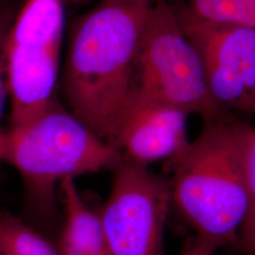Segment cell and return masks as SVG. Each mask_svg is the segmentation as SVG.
Returning a JSON list of instances; mask_svg holds the SVG:
<instances>
[{
    "instance_id": "1",
    "label": "cell",
    "mask_w": 255,
    "mask_h": 255,
    "mask_svg": "<svg viewBox=\"0 0 255 255\" xmlns=\"http://www.w3.org/2000/svg\"><path fill=\"white\" fill-rule=\"evenodd\" d=\"M152 0H102L74 22L62 86L70 113L111 145L134 87Z\"/></svg>"
},
{
    "instance_id": "2",
    "label": "cell",
    "mask_w": 255,
    "mask_h": 255,
    "mask_svg": "<svg viewBox=\"0 0 255 255\" xmlns=\"http://www.w3.org/2000/svg\"><path fill=\"white\" fill-rule=\"evenodd\" d=\"M252 126L233 111L202 120L201 132L172 164V206L195 232V245L216 253L236 246L249 209L246 156Z\"/></svg>"
},
{
    "instance_id": "3",
    "label": "cell",
    "mask_w": 255,
    "mask_h": 255,
    "mask_svg": "<svg viewBox=\"0 0 255 255\" xmlns=\"http://www.w3.org/2000/svg\"><path fill=\"white\" fill-rule=\"evenodd\" d=\"M121 160L116 147L57 101L26 126L0 130V161L18 171L27 193L40 203L50 205L56 184L64 179L113 169Z\"/></svg>"
},
{
    "instance_id": "4",
    "label": "cell",
    "mask_w": 255,
    "mask_h": 255,
    "mask_svg": "<svg viewBox=\"0 0 255 255\" xmlns=\"http://www.w3.org/2000/svg\"><path fill=\"white\" fill-rule=\"evenodd\" d=\"M135 73L133 88L147 99L202 120L222 110L210 94L201 56L166 0H152L138 46Z\"/></svg>"
},
{
    "instance_id": "5",
    "label": "cell",
    "mask_w": 255,
    "mask_h": 255,
    "mask_svg": "<svg viewBox=\"0 0 255 255\" xmlns=\"http://www.w3.org/2000/svg\"><path fill=\"white\" fill-rule=\"evenodd\" d=\"M64 20L62 0H27L15 15L5 51L9 128L31 123L56 101Z\"/></svg>"
},
{
    "instance_id": "6",
    "label": "cell",
    "mask_w": 255,
    "mask_h": 255,
    "mask_svg": "<svg viewBox=\"0 0 255 255\" xmlns=\"http://www.w3.org/2000/svg\"><path fill=\"white\" fill-rule=\"evenodd\" d=\"M109 197L98 212L113 255H161L172 206L168 179L122 160Z\"/></svg>"
},
{
    "instance_id": "7",
    "label": "cell",
    "mask_w": 255,
    "mask_h": 255,
    "mask_svg": "<svg viewBox=\"0 0 255 255\" xmlns=\"http://www.w3.org/2000/svg\"><path fill=\"white\" fill-rule=\"evenodd\" d=\"M219 108L255 114V29L192 18L175 7Z\"/></svg>"
},
{
    "instance_id": "8",
    "label": "cell",
    "mask_w": 255,
    "mask_h": 255,
    "mask_svg": "<svg viewBox=\"0 0 255 255\" xmlns=\"http://www.w3.org/2000/svg\"><path fill=\"white\" fill-rule=\"evenodd\" d=\"M188 115L172 106L147 99L134 88L119 121L111 145L122 158L146 166L172 164L190 144Z\"/></svg>"
},
{
    "instance_id": "9",
    "label": "cell",
    "mask_w": 255,
    "mask_h": 255,
    "mask_svg": "<svg viewBox=\"0 0 255 255\" xmlns=\"http://www.w3.org/2000/svg\"><path fill=\"white\" fill-rule=\"evenodd\" d=\"M64 205V223L58 251L60 255H113L99 214L84 202L74 178L60 183Z\"/></svg>"
},
{
    "instance_id": "10",
    "label": "cell",
    "mask_w": 255,
    "mask_h": 255,
    "mask_svg": "<svg viewBox=\"0 0 255 255\" xmlns=\"http://www.w3.org/2000/svg\"><path fill=\"white\" fill-rule=\"evenodd\" d=\"M0 255H60L46 237L8 211L0 212Z\"/></svg>"
},
{
    "instance_id": "11",
    "label": "cell",
    "mask_w": 255,
    "mask_h": 255,
    "mask_svg": "<svg viewBox=\"0 0 255 255\" xmlns=\"http://www.w3.org/2000/svg\"><path fill=\"white\" fill-rule=\"evenodd\" d=\"M177 9L201 21L255 29V0H187Z\"/></svg>"
},
{
    "instance_id": "12",
    "label": "cell",
    "mask_w": 255,
    "mask_h": 255,
    "mask_svg": "<svg viewBox=\"0 0 255 255\" xmlns=\"http://www.w3.org/2000/svg\"><path fill=\"white\" fill-rule=\"evenodd\" d=\"M246 180L249 209L234 249L238 255H255V126L247 149Z\"/></svg>"
},
{
    "instance_id": "13",
    "label": "cell",
    "mask_w": 255,
    "mask_h": 255,
    "mask_svg": "<svg viewBox=\"0 0 255 255\" xmlns=\"http://www.w3.org/2000/svg\"><path fill=\"white\" fill-rule=\"evenodd\" d=\"M15 18V14L10 6L0 8V130L2 128V120L5 114L7 101L9 99V92L5 70V51L9 29Z\"/></svg>"
},
{
    "instance_id": "14",
    "label": "cell",
    "mask_w": 255,
    "mask_h": 255,
    "mask_svg": "<svg viewBox=\"0 0 255 255\" xmlns=\"http://www.w3.org/2000/svg\"><path fill=\"white\" fill-rule=\"evenodd\" d=\"M161 255H166L165 254H163ZM180 255H217L216 253L214 252H210L208 250H205L201 247L197 246V245H193L191 248L185 250L184 252H182V254Z\"/></svg>"
},
{
    "instance_id": "15",
    "label": "cell",
    "mask_w": 255,
    "mask_h": 255,
    "mask_svg": "<svg viewBox=\"0 0 255 255\" xmlns=\"http://www.w3.org/2000/svg\"><path fill=\"white\" fill-rule=\"evenodd\" d=\"M4 6H6L5 0H0V8H1V7H4Z\"/></svg>"
},
{
    "instance_id": "16",
    "label": "cell",
    "mask_w": 255,
    "mask_h": 255,
    "mask_svg": "<svg viewBox=\"0 0 255 255\" xmlns=\"http://www.w3.org/2000/svg\"><path fill=\"white\" fill-rule=\"evenodd\" d=\"M62 1H63V0H62Z\"/></svg>"
}]
</instances>
